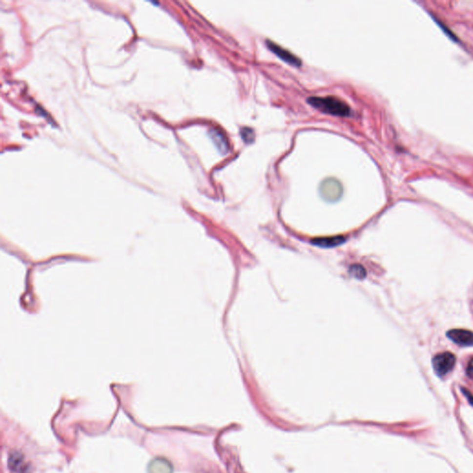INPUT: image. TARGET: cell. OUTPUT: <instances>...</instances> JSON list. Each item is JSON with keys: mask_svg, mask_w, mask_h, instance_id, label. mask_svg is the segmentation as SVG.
Here are the masks:
<instances>
[{"mask_svg": "<svg viewBox=\"0 0 473 473\" xmlns=\"http://www.w3.org/2000/svg\"><path fill=\"white\" fill-rule=\"evenodd\" d=\"M307 101L311 106L317 108L322 112L327 113L330 115L339 116V117H349L351 114L350 107L345 102L334 96H327V97L312 96L308 98Z\"/></svg>", "mask_w": 473, "mask_h": 473, "instance_id": "obj_1", "label": "cell"}, {"mask_svg": "<svg viewBox=\"0 0 473 473\" xmlns=\"http://www.w3.org/2000/svg\"><path fill=\"white\" fill-rule=\"evenodd\" d=\"M456 356L453 353L441 352L436 354L432 361V368L439 377H444L454 369L456 365Z\"/></svg>", "mask_w": 473, "mask_h": 473, "instance_id": "obj_2", "label": "cell"}, {"mask_svg": "<svg viewBox=\"0 0 473 473\" xmlns=\"http://www.w3.org/2000/svg\"><path fill=\"white\" fill-rule=\"evenodd\" d=\"M320 194L327 202H336L342 196L343 187L340 181L335 178H327L321 182Z\"/></svg>", "mask_w": 473, "mask_h": 473, "instance_id": "obj_3", "label": "cell"}, {"mask_svg": "<svg viewBox=\"0 0 473 473\" xmlns=\"http://www.w3.org/2000/svg\"><path fill=\"white\" fill-rule=\"evenodd\" d=\"M447 336L455 344L460 347H473V332L466 329H451Z\"/></svg>", "mask_w": 473, "mask_h": 473, "instance_id": "obj_4", "label": "cell"}, {"mask_svg": "<svg viewBox=\"0 0 473 473\" xmlns=\"http://www.w3.org/2000/svg\"><path fill=\"white\" fill-rule=\"evenodd\" d=\"M267 47L275 54L278 58H280L282 61L287 62L289 65H293L295 67H300L301 65V61L300 59H298L295 55L291 54L290 52L288 51L281 47L280 45L273 43L272 41L267 40Z\"/></svg>", "mask_w": 473, "mask_h": 473, "instance_id": "obj_5", "label": "cell"}, {"mask_svg": "<svg viewBox=\"0 0 473 473\" xmlns=\"http://www.w3.org/2000/svg\"><path fill=\"white\" fill-rule=\"evenodd\" d=\"M313 243L320 247L324 248H332L340 245L345 241L344 238L342 237H334V238H324V239H317L313 240Z\"/></svg>", "mask_w": 473, "mask_h": 473, "instance_id": "obj_6", "label": "cell"}, {"mask_svg": "<svg viewBox=\"0 0 473 473\" xmlns=\"http://www.w3.org/2000/svg\"><path fill=\"white\" fill-rule=\"evenodd\" d=\"M211 136L213 138L214 142L216 144V146L219 148L220 152L222 154H225L228 151V144H227V141L225 137L224 134L218 130H212L211 132Z\"/></svg>", "mask_w": 473, "mask_h": 473, "instance_id": "obj_7", "label": "cell"}, {"mask_svg": "<svg viewBox=\"0 0 473 473\" xmlns=\"http://www.w3.org/2000/svg\"><path fill=\"white\" fill-rule=\"evenodd\" d=\"M163 472H169L172 473L171 465H169L168 462L165 460H154L153 463L149 467V472L150 473H162Z\"/></svg>", "mask_w": 473, "mask_h": 473, "instance_id": "obj_8", "label": "cell"}, {"mask_svg": "<svg viewBox=\"0 0 473 473\" xmlns=\"http://www.w3.org/2000/svg\"><path fill=\"white\" fill-rule=\"evenodd\" d=\"M9 467L14 472L21 473H24L25 466H24L22 456H20L17 453H14L13 456H10V457H9Z\"/></svg>", "mask_w": 473, "mask_h": 473, "instance_id": "obj_9", "label": "cell"}, {"mask_svg": "<svg viewBox=\"0 0 473 473\" xmlns=\"http://www.w3.org/2000/svg\"><path fill=\"white\" fill-rule=\"evenodd\" d=\"M241 136L246 143H251L254 139L253 131L250 129H247V128L241 129Z\"/></svg>", "mask_w": 473, "mask_h": 473, "instance_id": "obj_10", "label": "cell"}, {"mask_svg": "<svg viewBox=\"0 0 473 473\" xmlns=\"http://www.w3.org/2000/svg\"><path fill=\"white\" fill-rule=\"evenodd\" d=\"M351 272L352 273L355 272V276L357 278H363L366 275L365 270L361 266H355V267H351Z\"/></svg>", "mask_w": 473, "mask_h": 473, "instance_id": "obj_11", "label": "cell"}, {"mask_svg": "<svg viewBox=\"0 0 473 473\" xmlns=\"http://www.w3.org/2000/svg\"><path fill=\"white\" fill-rule=\"evenodd\" d=\"M467 374L470 378L473 379V358L470 361L467 367Z\"/></svg>", "mask_w": 473, "mask_h": 473, "instance_id": "obj_12", "label": "cell"}, {"mask_svg": "<svg viewBox=\"0 0 473 473\" xmlns=\"http://www.w3.org/2000/svg\"><path fill=\"white\" fill-rule=\"evenodd\" d=\"M462 391H463V393H464L465 396H467V398L469 399V401H470V403H471V404L473 405V395H472V394H471V393H470V392H469V391H468L467 389H464V388H462Z\"/></svg>", "mask_w": 473, "mask_h": 473, "instance_id": "obj_13", "label": "cell"}]
</instances>
